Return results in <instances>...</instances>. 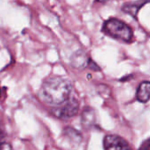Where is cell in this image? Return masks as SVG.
Listing matches in <instances>:
<instances>
[{"label": "cell", "instance_id": "2", "mask_svg": "<svg viewBox=\"0 0 150 150\" xmlns=\"http://www.w3.org/2000/svg\"><path fill=\"white\" fill-rule=\"evenodd\" d=\"M103 31L108 36L126 43H130L134 37L133 30L131 27L118 18H112L107 19L104 23Z\"/></svg>", "mask_w": 150, "mask_h": 150}, {"label": "cell", "instance_id": "5", "mask_svg": "<svg viewBox=\"0 0 150 150\" xmlns=\"http://www.w3.org/2000/svg\"><path fill=\"white\" fill-rule=\"evenodd\" d=\"M90 60L91 58L88 56V54L84 51L79 49L71 55L70 64L73 68L82 70L88 67Z\"/></svg>", "mask_w": 150, "mask_h": 150}, {"label": "cell", "instance_id": "1", "mask_svg": "<svg viewBox=\"0 0 150 150\" xmlns=\"http://www.w3.org/2000/svg\"><path fill=\"white\" fill-rule=\"evenodd\" d=\"M71 91L72 85L69 80L61 76H52L43 82L40 97L46 103L59 106L69 98Z\"/></svg>", "mask_w": 150, "mask_h": 150}, {"label": "cell", "instance_id": "14", "mask_svg": "<svg viewBox=\"0 0 150 150\" xmlns=\"http://www.w3.org/2000/svg\"><path fill=\"white\" fill-rule=\"evenodd\" d=\"M0 92H1V91H0Z\"/></svg>", "mask_w": 150, "mask_h": 150}, {"label": "cell", "instance_id": "3", "mask_svg": "<svg viewBox=\"0 0 150 150\" xmlns=\"http://www.w3.org/2000/svg\"><path fill=\"white\" fill-rule=\"evenodd\" d=\"M79 111V103L75 98H69L65 103L59 105L54 111L56 117L62 120H68L75 117Z\"/></svg>", "mask_w": 150, "mask_h": 150}, {"label": "cell", "instance_id": "9", "mask_svg": "<svg viewBox=\"0 0 150 150\" xmlns=\"http://www.w3.org/2000/svg\"><path fill=\"white\" fill-rule=\"evenodd\" d=\"M64 135L72 144H79L83 140L81 134L72 127H66L64 129Z\"/></svg>", "mask_w": 150, "mask_h": 150}, {"label": "cell", "instance_id": "4", "mask_svg": "<svg viewBox=\"0 0 150 150\" xmlns=\"http://www.w3.org/2000/svg\"><path fill=\"white\" fill-rule=\"evenodd\" d=\"M105 150H133L129 143L117 134H108L104 139Z\"/></svg>", "mask_w": 150, "mask_h": 150}, {"label": "cell", "instance_id": "13", "mask_svg": "<svg viewBox=\"0 0 150 150\" xmlns=\"http://www.w3.org/2000/svg\"><path fill=\"white\" fill-rule=\"evenodd\" d=\"M98 2H100V3H105V2H107L108 0H96Z\"/></svg>", "mask_w": 150, "mask_h": 150}, {"label": "cell", "instance_id": "8", "mask_svg": "<svg viewBox=\"0 0 150 150\" xmlns=\"http://www.w3.org/2000/svg\"><path fill=\"white\" fill-rule=\"evenodd\" d=\"M149 2V0H138L136 2H132V3H126L122 6V11L126 13L130 14L134 18L137 17V14L141 8Z\"/></svg>", "mask_w": 150, "mask_h": 150}, {"label": "cell", "instance_id": "12", "mask_svg": "<svg viewBox=\"0 0 150 150\" xmlns=\"http://www.w3.org/2000/svg\"><path fill=\"white\" fill-rule=\"evenodd\" d=\"M0 150H13L11 146L6 142H0Z\"/></svg>", "mask_w": 150, "mask_h": 150}, {"label": "cell", "instance_id": "11", "mask_svg": "<svg viewBox=\"0 0 150 150\" xmlns=\"http://www.w3.org/2000/svg\"><path fill=\"white\" fill-rule=\"evenodd\" d=\"M88 68H90L91 69H92V70H94V71H99V70H100V68L98 67V65L95 62H93V61H91V60H90V62H89Z\"/></svg>", "mask_w": 150, "mask_h": 150}, {"label": "cell", "instance_id": "10", "mask_svg": "<svg viewBox=\"0 0 150 150\" xmlns=\"http://www.w3.org/2000/svg\"><path fill=\"white\" fill-rule=\"evenodd\" d=\"M138 150H150V138L144 141Z\"/></svg>", "mask_w": 150, "mask_h": 150}, {"label": "cell", "instance_id": "7", "mask_svg": "<svg viewBox=\"0 0 150 150\" xmlns=\"http://www.w3.org/2000/svg\"><path fill=\"white\" fill-rule=\"evenodd\" d=\"M136 99L141 103H147L150 99V82L143 81L136 91Z\"/></svg>", "mask_w": 150, "mask_h": 150}, {"label": "cell", "instance_id": "6", "mask_svg": "<svg viewBox=\"0 0 150 150\" xmlns=\"http://www.w3.org/2000/svg\"><path fill=\"white\" fill-rule=\"evenodd\" d=\"M81 123L85 130L91 129L96 123L95 110L91 107H85L81 113Z\"/></svg>", "mask_w": 150, "mask_h": 150}]
</instances>
